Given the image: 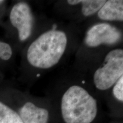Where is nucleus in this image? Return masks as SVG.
<instances>
[{"instance_id": "obj_11", "label": "nucleus", "mask_w": 123, "mask_h": 123, "mask_svg": "<svg viewBox=\"0 0 123 123\" xmlns=\"http://www.w3.org/2000/svg\"><path fill=\"white\" fill-rule=\"evenodd\" d=\"M13 51L11 46L8 43L0 41V58L7 61L12 57Z\"/></svg>"}, {"instance_id": "obj_8", "label": "nucleus", "mask_w": 123, "mask_h": 123, "mask_svg": "<svg viewBox=\"0 0 123 123\" xmlns=\"http://www.w3.org/2000/svg\"><path fill=\"white\" fill-rule=\"evenodd\" d=\"M105 1V0H75V2L80 5L81 14L84 17H90L96 14Z\"/></svg>"}, {"instance_id": "obj_12", "label": "nucleus", "mask_w": 123, "mask_h": 123, "mask_svg": "<svg viewBox=\"0 0 123 123\" xmlns=\"http://www.w3.org/2000/svg\"><path fill=\"white\" fill-rule=\"evenodd\" d=\"M4 1H1V0H0V4H1V3H2V2H4Z\"/></svg>"}, {"instance_id": "obj_7", "label": "nucleus", "mask_w": 123, "mask_h": 123, "mask_svg": "<svg viewBox=\"0 0 123 123\" xmlns=\"http://www.w3.org/2000/svg\"><path fill=\"white\" fill-rule=\"evenodd\" d=\"M99 19L104 22H123V1L108 0L96 13Z\"/></svg>"}, {"instance_id": "obj_10", "label": "nucleus", "mask_w": 123, "mask_h": 123, "mask_svg": "<svg viewBox=\"0 0 123 123\" xmlns=\"http://www.w3.org/2000/svg\"><path fill=\"white\" fill-rule=\"evenodd\" d=\"M112 94L117 100L123 101V76L116 81L112 87Z\"/></svg>"}, {"instance_id": "obj_5", "label": "nucleus", "mask_w": 123, "mask_h": 123, "mask_svg": "<svg viewBox=\"0 0 123 123\" xmlns=\"http://www.w3.org/2000/svg\"><path fill=\"white\" fill-rule=\"evenodd\" d=\"M10 21L18 31L20 41L25 42L29 39L34 27V15L30 5L26 2L17 3L12 7Z\"/></svg>"}, {"instance_id": "obj_3", "label": "nucleus", "mask_w": 123, "mask_h": 123, "mask_svg": "<svg viewBox=\"0 0 123 123\" xmlns=\"http://www.w3.org/2000/svg\"><path fill=\"white\" fill-rule=\"evenodd\" d=\"M123 76V50L115 48L108 51L103 61L92 74V82L99 91L111 89Z\"/></svg>"}, {"instance_id": "obj_9", "label": "nucleus", "mask_w": 123, "mask_h": 123, "mask_svg": "<svg viewBox=\"0 0 123 123\" xmlns=\"http://www.w3.org/2000/svg\"><path fill=\"white\" fill-rule=\"evenodd\" d=\"M0 123H24L17 112L0 101Z\"/></svg>"}, {"instance_id": "obj_1", "label": "nucleus", "mask_w": 123, "mask_h": 123, "mask_svg": "<svg viewBox=\"0 0 123 123\" xmlns=\"http://www.w3.org/2000/svg\"><path fill=\"white\" fill-rule=\"evenodd\" d=\"M69 43L67 33L62 29L46 30L33 40L27 48L26 59L33 68L47 70L59 63Z\"/></svg>"}, {"instance_id": "obj_4", "label": "nucleus", "mask_w": 123, "mask_h": 123, "mask_svg": "<svg viewBox=\"0 0 123 123\" xmlns=\"http://www.w3.org/2000/svg\"><path fill=\"white\" fill-rule=\"evenodd\" d=\"M121 30L108 22H100L91 26L86 31L83 44L87 48L116 46L122 40Z\"/></svg>"}, {"instance_id": "obj_6", "label": "nucleus", "mask_w": 123, "mask_h": 123, "mask_svg": "<svg viewBox=\"0 0 123 123\" xmlns=\"http://www.w3.org/2000/svg\"><path fill=\"white\" fill-rule=\"evenodd\" d=\"M20 117L24 123H48L49 112L47 109L38 107L33 102L25 103L19 110Z\"/></svg>"}, {"instance_id": "obj_2", "label": "nucleus", "mask_w": 123, "mask_h": 123, "mask_svg": "<svg viewBox=\"0 0 123 123\" xmlns=\"http://www.w3.org/2000/svg\"><path fill=\"white\" fill-rule=\"evenodd\" d=\"M61 98V112L65 123H92L98 113L96 99L81 84L66 86Z\"/></svg>"}]
</instances>
